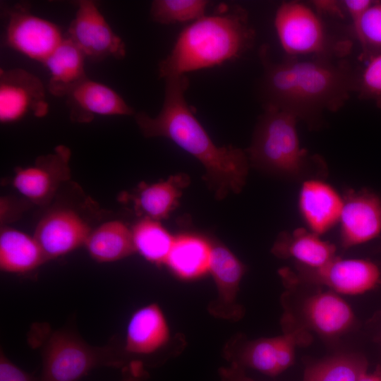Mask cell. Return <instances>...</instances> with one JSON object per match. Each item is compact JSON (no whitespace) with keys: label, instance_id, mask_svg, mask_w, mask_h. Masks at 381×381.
<instances>
[{"label":"cell","instance_id":"cb8c5ba5","mask_svg":"<svg viewBox=\"0 0 381 381\" xmlns=\"http://www.w3.org/2000/svg\"><path fill=\"white\" fill-rule=\"evenodd\" d=\"M47 261L34 238L13 229L0 234V268L4 272L25 273Z\"/></svg>","mask_w":381,"mask_h":381},{"label":"cell","instance_id":"d6986e66","mask_svg":"<svg viewBox=\"0 0 381 381\" xmlns=\"http://www.w3.org/2000/svg\"><path fill=\"white\" fill-rule=\"evenodd\" d=\"M189 183L186 174H177L159 183H141L135 193L128 196L133 200L138 215L157 221L167 218L176 207L182 190Z\"/></svg>","mask_w":381,"mask_h":381},{"label":"cell","instance_id":"f1b7e54d","mask_svg":"<svg viewBox=\"0 0 381 381\" xmlns=\"http://www.w3.org/2000/svg\"><path fill=\"white\" fill-rule=\"evenodd\" d=\"M352 27L364 58L381 51V1H374Z\"/></svg>","mask_w":381,"mask_h":381},{"label":"cell","instance_id":"1f68e13d","mask_svg":"<svg viewBox=\"0 0 381 381\" xmlns=\"http://www.w3.org/2000/svg\"><path fill=\"white\" fill-rule=\"evenodd\" d=\"M0 381H40V380L14 364L1 349Z\"/></svg>","mask_w":381,"mask_h":381},{"label":"cell","instance_id":"8992f818","mask_svg":"<svg viewBox=\"0 0 381 381\" xmlns=\"http://www.w3.org/2000/svg\"><path fill=\"white\" fill-rule=\"evenodd\" d=\"M274 25L279 44L289 57L328 56L330 54L332 47L319 15L304 4L282 3L276 11Z\"/></svg>","mask_w":381,"mask_h":381},{"label":"cell","instance_id":"4316f807","mask_svg":"<svg viewBox=\"0 0 381 381\" xmlns=\"http://www.w3.org/2000/svg\"><path fill=\"white\" fill-rule=\"evenodd\" d=\"M367 367V361L360 355H337L308 367L303 381H358Z\"/></svg>","mask_w":381,"mask_h":381},{"label":"cell","instance_id":"603a6c76","mask_svg":"<svg viewBox=\"0 0 381 381\" xmlns=\"http://www.w3.org/2000/svg\"><path fill=\"white\" fill-rule=\"evenodd\" d=\"M84 246L99 262L117 261L136 253L132 229L118 220L107 222L91 231Z\"/></svg>","mask_w":381,"mask_h":381},{"label":"cell","instance_id":"7c38bea8","mask_svg":"<svg viewBox=\"0 0 381 381\" xmlns=\"http://www.w3.org/2000/svg\"><path fill=\"white\" fill-rule=\"evenodd\" d=\"M340 241L344 248L374 239L381 234V198L368 189L349 190L339 219Z\"/></svg>","mask_w":381,"mask_h":381},{"label":"cell","instance_id":"4dcf8cb0","mask_svg":"<svg viewBox=\"0 0 381 381\" xmlns=\"http://www.w3.org/2000/svg\"><path fill=\"white\" fill-rule=\"evenodd\" d=\"M302 333L301 329H297L279 336L277 365L279 373L293 364L296 346L300 342Z\"/></svg>","mask_w":381,"mask_h":381},{"label":"cell","instance_id":"83f0119b","mask_svg":"<svg viewBox=\"0 0 381 381\" xmlns=\"http://www.w3.org/2000/svg\"><path fill=\"white\" fill-rule=\"evenodd\" d=\"M206 0H155L150 6L151 19L159 24L193 22L205 15Z\"/></svg>","mask_w":381,"mask_h":381},{"label":"cell","instance_id":"44dd1931","mask_svg":"<svg viewBox=\"0 0 381 381\" xmlns=\"http://www.w3.org/2000/svg\"><path fill=\"white\" fill-rule=\"evenodd\" d=\"M86 57L67 37L43 63L49 73L48 89L55 97H66L87 78L85 71Z\"/></svg>","mask_w":381,"mask_h":381},{"label":"cell","instance_id":"e575fe53","mask_svg":"<svg viewBox=\"0 0 381 381\" xmlns=\"http://www.w3.org/2000/svg\"><path fill=\"white\" fill-rule=\"evenodd\" d=\"M315 11L319 14H328L343 17V7L341 1L334 0H316L313 1Z\"/></svg>","mask_w":381,"mask_h":381},{"label":"cell","instance_id":"9c48e42d","mask_svg":"<svg viewBox=\"0 0 381 381\" xmlns=\"http://www.w3.org/2000/svg\"><path fill=\"white\" fill-rule=\"evenodd\" d=\"M49 111L45 89L40 79L22 68L0 71V121H18L28 114L37 117Z\"/></svg>","mask_w":381,"mask_h":381},{"label":"cell","instance_id":"ba28073f","mask_svg":"<svg viewBox=\"0 0 381 381\" xmlns=\"http://www.w3.org/2000/svg\"><path fill=\"white\" fill-rule=\"evenodd\" d=\"M75 4V16L68 28L67 37L86 58L92 60L124 58L126 54L124 42L111 29L97 4L90 0H80Z\"/></svg>","mask_w":381,"mask_h":381},{"label":"cell","instance_id":"277c9868","mask_svg":"<svg viewBox=\"0 0 381 381\" xmlns=\"http://www.w3.org/2000/svg\"><path fill=\"white\" fill-rule=\"evenodd\" d=\"M298 121L290 112L265 106L247 150L249 163L292 181L326 176L327 165L322 158L301 146L296 129Z\"/></svg>","mask_w":381,"mask_h":381},{"label":"cell","instance_id":"f546056e","mask_svg":"<svg viewBox=\"0 0 381 381\" xmlns=\"http://www.w3.org/2000/svg\"><path fill=\"white\" fill-rule=\"evenodd\" d=\"M357 76L356 92L361 99L374 101L381 107V51L370 56Z\"/></svg>","mask_w":381,"mask_h":381},{"label":"cell","instance_id":"8d00e7d4","mask_svg":"<svg viewBox=\"0 0 381 381\" xmlns=\"http://www.w3.org/2000/svg\"><path fill=\"white\" fill-rule=\"evenodd\" d=\"M358 381H381V367H378L373 373H364Z\"/></svg>","mask_w":381,"mask_h":381},{"label":"cell","instance_id":"52a82bcc","mask_svg":"<svg viewBox=\"0 0 381 381\" xmlns=\"http://www.w3.org/2000/svg\"><path fill=\"white\" fill-rule=\"evenodd\" d=\"M280 274L288 283L327 286L332 291L349 295L365 293L381 282V270L375 262L363 259L336 257L318 267L296 263L295 271L282 269Z\"/></svg>","mask_w":381,"mask_h":381},{"label":"cell","instance_id":"7402d4cb","mask_svg":"<svg viewBox=\"0 0 381 381\" xmlns=\"http://www.w3.org/2000/svg\"><path fill=\"white\" fill-rule=\"evenodd\" d=\"M278 345L279 337L250 341L236 334L226 343L223 352L232 364L274 376L280 373L277 365Z\"/></svg>","mask_w":381,"mask_h":381},{"label":"cell","instance_id":"d590c367","mask_svg":"<svg viewBox=\"0 0 381 381\" xmlns=\"http://www.w3.org/2000/svg\"><path fill=\"white\" fill-rule=\"evenodd\" d=\"M219 375L222 381H255L245 374L243 368L232 363L228 368H221Z\"/></svg>","mask_w":381,"mask_h":381},{"label":"cell","instance_id":"4fadbf2b","mask_svg":"<svg viewBox=\"0 0 381 381\" xmlns=\"http://www.w3.org/2000/svg\"><path fill=\"white\" fill-rule=\"evenodd\" d=\"M244 265L224 246L212 245L209 272L217 287V297L207 306L209 313L217 318L238 321L243 310L237 302Z\"/></svg>","mask_w":381,"mask_h":381},{"label":"cell","instance_id":"9a60e30c","mask_svg":"<svg viewBox=\"0 0 381 381\" xmlns=\"http://www.w3.org/2000/svg\"><path fill=\"white\" fill-rule=\"evenodd\" d=\"M70 118L78 123L90 122L95 116H132L134 109L113 89L88 78L66 97Z\"/></svg>","mask_w":381,"mask_h":381},{"label":"cell","instance_id":"484cf974","mask_svg":"<svg viewBox=\"0 0 381 381\" xmlns=\"http://www.w3.org/2000/svg\"><path fill=\"white\" fill-rule=\"evenodd\" d=\"M132 233L136 252L150 262L165 264L174 238L157 221L144 218Z\"/></svg>","mask_w":381,"mask_h":381},{"label":"cell","instance_id":"8fae6325","mask_svg":"<svg viewBox=\"0 0 381 381\" xmlns=\"http://www.w3.org/2000/svg\"><path fill=\"white\" fill-rule=\"evenodd\" d=\"M70 150L59 145L52 153L39 157L35 164L19 168L13 185L25 198L35 204L49 202L64 181L69 178Z\"/></svg>","mask_w":381,"mask_h":381},{"label":"cell","instance_id":"30bf717a","mask_svg":"<svg viewBox=\"0 0 381 381\" xmlns=\"http://www.w3.org/2000/svg\"><path fill=\"white\" fill-rule=\"evenodd\" d=\"M6 42L31 59L44 63L62 42L59 27L17 5L9 13Z\"/></svg>","mask_w":381,"mask_h":381},{"label":"cell","instance_id":"5b68a950","mask_svg":"<svg viewBox=\"0 0 381 381\" xmlns=\"http://www.w3.org/2000/svg\"><path fill=\"white\" fill-rule=\"evenodd\" d=\"M40 381H79L98 367H123L124 356L109 346H93L75 333H49L42 348Z\"/></svg>","mask_w":381,"mask_h":381},{"label":"cell","instance_id":"6da1fadb","mask_svg":"<svg viewBox=\"0 0 381 381\" xmlns=\"http://www.w3.org/2000/svg\"><path fill=\"white\" fill-rule=\"evenodd\" d=\"M260 58L264 107L290 112L310 127L317 126L325 111L341 108L356 91L357 76L345 62L328 56L274 61L266 46L261 47Z\"/></svg>","mask_w":381,"mask_h":381},{"label":"cell","instance_id":"2e32d148","mask_svg":"<svg viewBox=\"0 0 381 381\" xmlns=\"http://www.w3.org/2000/svg\"><path fill=\"white\" fill-rule=\"evenodd\" d=\"M169 338L167 321L157 303L138 309L131 315L126 328L123 351L126 361L127 355L144 356L155 353L168 343Z\"/></svg>","mask_w":381,"mask_h":381},{"label":"cell","instance_id":"3957f363","mask_svg":"<svg viewBox=\"0 0 381 381\" xmlns=\"http://www.w3.org/2000/svg\"><path fill=\"white\" fill-rule=\"evenodd\" d=\"M255 30L238 5H219L185 27L159 64L161 78L212 68L235 60L253 47Z\"/></svg>","mask_w":381,"mask_h":381},{"label":"cell","instance_id":"d4e9b609","mask_svg":"<svg viewBox=\"0 0 381 381\" xmlns=\"http://www.w3.org/2000/svg\"><path fill=\"white\" fill-rule=\"evenodd\" d=\"M212 245L201 237L182 235L174 241L165 264L179 278L194 279L209 272Z\"/></svg>","mask_w":381,"mask_h":381},{"label":"cell","instance_id":"ffe728a7","mask_svg":"<svg viewBox=\"0 0 381 381\" xmlns=\"http://www.w3.org/2000/svg\"><path fill=\"white\" fill-rule=\"evenodd\" d=\"M272 253L280 258H293L300 265L318 267L336 258V247L311 231L300 228L292 232H282Z\"/></svg>","mask_w":381,"mask_h":381},{"label":"cell","instance_id":"d6a6232c","mask_svg":"<svg viewBox=\"0 0 381 381\" xmlns=\"http://www.w3.org/2000/svg\"><path fill=\"white\" fill-rule=\"evenodd\" d=\"M147 375L144 363L141 360H132L122 368L121 381H143Z\"/></svg>","mask_w":381,"mask_h":381},{"label":"cell","instance_id":"836d02e7","mask_svg":"<svg viewBox=\"0 0 381 381\" xmlns=\"http://www.w3.org/2000/svg\"><path fill=\"white\" fill-rule=\"evenodd\" d=\"M373 0H344L341 1L344 11L349 14L352 23L358 20L372 5Z\"/></svg>","mask_w":381,"mask_h":381},{"label":"cell","instance_id":"5bb4252c","mask_svg":"<svg viewBox=\"0 0 381 381\" xmlns=\"http://www.w3.org/2000/svg\"><path fill=\"white\" fill-rule=\"evenodd\" d=\"M90 232V226L78 213L64 209L44 217L33 236L48 260L84 245Z\"/></svg>","mask_w":381,"mask_h":381},{"label":"cell","instance_id":"ac0fdd59","mask_svg":"<svg viewBox=\"0 0 381 381\" xmlns=\"http://www.w3.org/2000/svg\"><path fill=\"white\" fill-rule=\"evenodd\" d=\"M302 314L310 329L325 337L346 332L355 321L351 308L333 291L319 292L307 298Z\"/></svg>","mask_w":381,"mask_h":381},{"label":"cell","instance_id":"7a4b0ae2","mask_svg":"<svg viewBox=\"0 0 381 381\" xmlns=\"http://www.w3.org/2000/svg\"><path fill=\"white\" fill-rule=\"evenodd\" d=\"M159 113L150 116L135 114V119L146 138L164 137L197 159L205 169V180L217 200L230 192L239 193L249 168L247 154L232 145L217 146L186 100L189 80L186 75L167 78Z\"/></svg>","mask_w":381,"mask_h":381},{"label":"cell","instance_id":"e0dca14e","mask_svg":"<svg viewBox=\"0 0 381 381\" xmlns=\"http://www.w3.org/2000/svg\"><path fill=\"white\" fill-rule=\"evenodd\" d=\"M298 205L310 231L319 235L339 221L343 199L329 184L320 179H309L301 186Z\"/></svg>","mask_w":381,"mask_h":381}]
</instances>
